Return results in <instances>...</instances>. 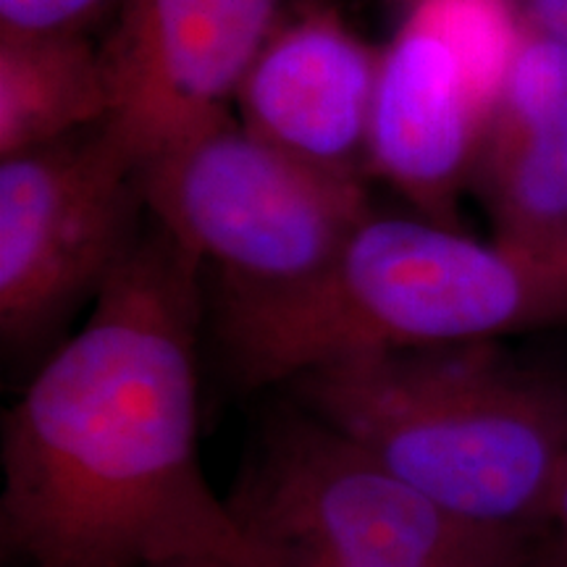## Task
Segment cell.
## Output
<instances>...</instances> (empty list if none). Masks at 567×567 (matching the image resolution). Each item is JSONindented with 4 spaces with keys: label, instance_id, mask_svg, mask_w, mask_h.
<instances>
[{
    "label": "cell",
    "instance_id": "15",
    "mask_svg": "<svg viewBox=\"0 0 567 567\" xmlns=\"http://www.w3.org/2000/svg\"><path fill=\"white\" fill-rule=\"evenodd\" d=\"M534 547L526 549H513V551H496V555H484V557H471V559H457V563H444L434 567H520L526 559L534 555ZM281 567H305V565H281Z\"/></svg>",
    "mask_w": 567,
    "mask_h": 567
},
{
    "label": "cell",
    "instance_id": "8",
    "mask_svg": "<svg viewBox=\"0 0 567 567\" xmlns=\"http://www.w3.org/2000/svg\"><path fill=\"white\" fill-rule=\"evenodd\" d=\"M284 0H122L103 45L109 124L142 163L158 147L231 113Z\"/></svg>",
    "mask_w": 567,
    "mask_h": 567
},
{
    "label": "cell",
    "instance_id": "16",
    "mask_svg": "<svg viewBox=\"0 0 567 567\" xmlns=\"http://www.w3.org/2000/svg\"><path fill=\"white\" fill-rule=\"evenodd\" d=\"M520 567H565V563L547 547V544H544V538H538V547L534 549V555H530Z\"/></svg>",
    "mask_w": 567,
    "mask_h": 567
},
{
    "label": "cell",
    "instance_id": "6",
    "mask_svg": "<svg viewBox=\"0 0 567 567\" xmlns=\"http://www.w3.org/2000/svg\"><path fill=\"white\" fill-rule=\"evenodd\" d=\"M140 161L109 124L0 158V337L38 350L142 231Z\"/></svg>",
    "mask_w": 567,
    "mask_h": 567
},
{
    "label": "cell",
    "instance_id": "3",
    "mask_svg": "<svg viewBox=\"0 0 567 567\" xmlns=\"http://www.w3.org/2000/svg\"><path fill=\"white\" fill-rule=\"evenodd\" d=\"M284 386L446 513L542 534L567 465V373L467 342L358 354Z\"/></svg>",
    "mask_w": 567,
    "mask_h": 567
},
{
    "label": "cell",
    "instance_id": "5",
    "mask_svg": "<svg viewBox=\"0 0 567 567\" xmlns=\"http://www.w3.org/2000/svg\"><path fill=\"white\" fill-rule=\"evenodd\" d=\"M226 502L276 567H434L542 538L446 513L295 402L268 417Z\"/></svg>",
    "mask_w": 567,
    "mask_h": 567
},
{
    "label": "cell",
    "instance_id": "11",
    "mask_svg": "<svg viewBox=\"0 0 567 567\" xmlns=\"http://www.w3.org/2000/svg\"><path fill=\"white\" fill-rule=\"evenodd\" d=\"M103 45L74 32H0V158L105 124Z\"/></svg>",
    "mask_w": 567,
    "mask_h": 567
},
{
    "label": "cell",
    "instance_id": "9",
    "mask_svg": "<svg viewBox=\"0 0 567 567\" xmlns=\"http://www.w3.org/2000/svg\"><path fill=\"white\" fill-rule=\"evenodd\" d=\"M381 48L337 11L284 17L239 84V122L308 166L365 182Z\"/></svg>",
    "mask_w": 567,
    "mask_h": 567
},
{
    "label": "cell",
    "instance_id": "14",
    "mask_svg": "<svg viewBox=\"0 0 567 567\" xmlns=\"http://www.w3.org/2000/svg\"><path fill=\"white\" fill-rule=\"evenodd\" d=\"M542 538L567 567V465L563 476L557 478L555 492L549 496L547 515H544V526H542Z\"/></svg>",
    "mask_w": 567,
    "mask_h": 567
},
{
    "label": "cell",
    "instance_id": "12",
    "mask_svg": "<svg viewBox=\"0 0 567 567\" xmlns=\"http://www.w3.org/2000/svg\"><path fill=\"white\" fill-rule=\"evenodd\" d=\"M122 0H0V32L90 34Z\"/></svg>",
    "mask_w": 567,
    "mask_h": 567
},
{
    "label": "cell",
    "instance_id": "10",
    "mask_svg": "<svg viewBox=\"0 0 567 567\" xmlns=\"http://www.w3.org/2000/svg\"><path fill=\"white\" fill-rule=\"evenodd\" d=\"M492 239L567 276V45L523 24L473 176Z\"/></svg>",
    "mask_w": 567,
    "mask_h": 567
},
{
    "label": "cell",
    "instance_id": "4",
    "mask_svg": "<svg viewBox=\"0 0 567 567\" xmlns=\"http://www.w3.org/2000/svg\"><path fill=\"white\" fill-rule=\"evenodd\" d=\"M147 216L200 260L216 295H274L321 271L371 216L365 182L279 151L231 113L137 168Z\"/></svg>",
    "mask_w": 567,
    "mask_h": 567
},
{
    "label": "cell",
    "instance_id": "13",
    "mask_svg": "<svg viewBox=\"0 0 567 567\" xmlns=\"http://www.w3.org/2000/svg\"><path fill=\"white\" fill-rule=\"evenodd\" d=\"M523 24L567 45V0H515Z\"/></svg>",
    "mask_w": 567,
    "mask_h": 567
},
{
    "label": "cell",
    "instance_id": "2",
    "mask_svg": "<svg viewBox=\"0 0 567 567\" xmlns=\"http://www.w3.org/2000/svg\"><path fill=\"white\" fill-rule=\"evenodd\" d=\"M567 323V276L429 218L371 216L313 279L213 302L239 389L373 352L499 342Z\"/></svg>",
    "mask_w": 567,
    "mask_h": 567
},
{
    "label": "cell",
    "instance_id": "18",
    "mask_svg": "<svg viewBox=\"0 0 567 567\" xmlns=\"http://www.w3.org/2000/svg\"><path fill=\"white\" fill-rule=\"evenodd\" d=\"M405 3H408V6H410V3H415V0H405Z\"/></svg>",
    "mask_w": 567,
    "mask_h": 567
},
{
    "label": "cell",
    "instance_id": "17",
    "mask_svg": "<svg viewBox=\"0 0 567 567\" xmlns=\"http://www.w3.org/2000/svg\"><path fill=\"white\" fill-rule=\"evenodd\" d=\"M158 567H229V565L218 563V559H179V563H166Z\"/></svg>",
    "mask_w": 567,
    "mask_h": 567
},
{
    "label": "cell",
    "instance_id": "1",
    "mask_svg": "<svg viewBox=\"0 0 567 567\" xmlns=\"http://www.w3.org/2000/svg\"><path fill=\"white\" fill-rule=\"evenodd\" d=\"M203 271L147 216L3 415L0 547L19 567H276L203 471Z\"/></svg>",
    "mask_w": 567,
    "mask_h": 567
},
{
    "label": "cell",
    "instance_id": "7",
    "mask_svg": "<svg viewBox=\"0 0 567 567\" xmlns=\"http://www.w3.org/2000/svg\"><path fill=\"white\" fill-rule=\"evenodd\" d=\"M520 32L515 0H415L381 48L371 176L421 218L457 226Z\"/></svg>",
    "mask_w": 567,
    "mask_h": 567
}]
</instances>
